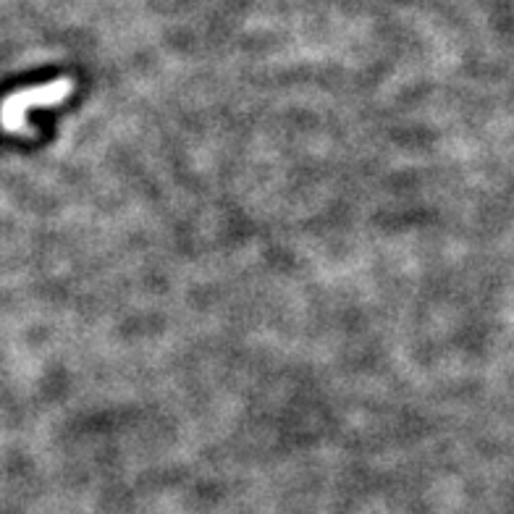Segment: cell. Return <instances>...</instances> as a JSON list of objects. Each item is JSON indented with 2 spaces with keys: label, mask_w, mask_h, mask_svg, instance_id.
<instances>
[{
  "label": "cell",
  "mask_w": 514,
  "mask_h": 514,
  "mask_svg": "<svg viewBox=\"0 0 514 514\" xmlns=\"http://www.w3.org/2000/svg\"><path fill=\"white\" fill-rule=\"evenodd\" d=\"M77 82L71 77H58L53 82L37 84V87H24L3 98L0 103V129L14 137H35V126L29 124V111L35 108H53L71 98Z\"/></svg>",
  "instance_id": "obj_1"
}]
</instances>
